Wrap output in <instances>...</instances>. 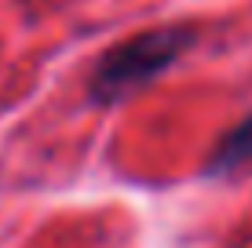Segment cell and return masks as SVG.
<instances>
[{"mask_svg":"<svg viewBox=\"0 0 252 248\" xmlns=\"http://www.w3.org/2000/svg\"><path fill=\"white\" fill-rule=\"evenodd\" d=\"M194 40L197 33L190 26H158V29H143L135 37L114 44L110 51H102V58L95 62V70L88 77L92 102L114 106L125 95H132L135 88H146L168 66H176Z\"/></svg>","mask_w":252,"mask_h":248,"instance_id":"cell-1","label":"cell"},{"mask_svg":"<svg viewBox=\"0 0 252 248\" xmlns=\"http://www.w3.org/2000/svg\"><path fill=\"white\" fill-rule=\"evenodd\" d=\"M249 161H252V113L245 117V121H238L220 139V146L212 150L205 172L208 175H227V172H238V168L249 165Z\"/></svg>","mask_w":252,"mask_h":248,"instance_id":"cell-2","label":"cell"}]
</instances>
